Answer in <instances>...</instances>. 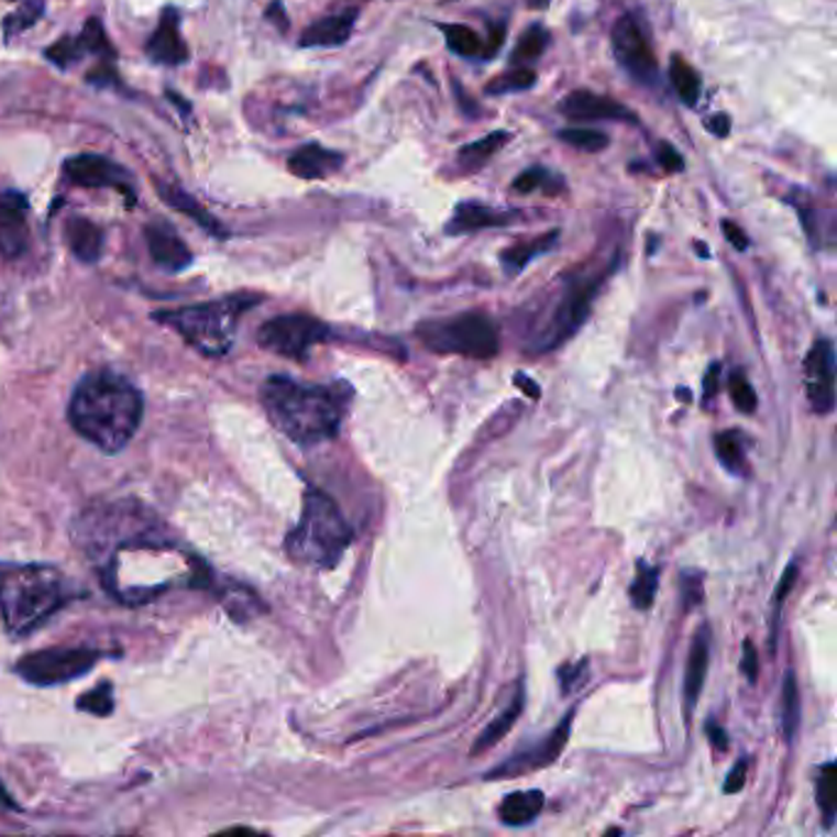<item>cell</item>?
Here are the masks:
<instances>
[{
  "instance_id": "1",
  "label": "cell",
  "mask_w": 837,
  "mask_h": 837,
  "mask_svg": "<svg viewBox=\"0 0 837 837\" xmlns=\"http://www.w3.org/2000/svg\"><path fill=\"white\" fill-rule=\"evenodd\" d=\"M143 420V396L129 378L93 371L79 381L69 400V422L101 452H121Z\"/></svg>"
},
{
  "instance_id": "2",
  "label": "cell",
  "mask_w": 837,
  "mask_h": 837,
  "mask_svg": "<svg viewBox=\"0 0 837 837\" xmlns=\"http://www.w3.org/2000/svg\"><path fill=\"white\" fill-rule=\"evenodd\" d=\"M261 400L273 426L298 444H320L337 438L344 418L342 390L300 384L288 376H271L261 388Z\"/></svg>"
},
{
  "instance_id": "3",
  "label": "cell",
  "mask_w": 837,
  "mask_h": 837,
  "mask_svg": "<svg viewBox=\"0 0 837 837\" xmlns=\"http://www.w3.org/2000/svg\"><path fill=\"white\" fill-rule=\"evenodd\" d=\"M69 582L49 565L0 568V617L15 637H27L65 607Z\"/></svg>"
},
{
  "instance_id": "4",
  "label": "cell",
  "mask_w": 837,
  "mask_h": 837,
  "mask_svg": "<svg viewBox=\"0 0 837 837\" xmlns=\"http://www.w3.org/2000/svg\"><path fill=\"white\" fill-rule=\"evenodd\" d=\"M354 533L332 496L307 489L302 496L300 521L285 538V553L307 568L330 570L344 558Z\"/></svg>"
},
{
  "instance_id": "5",
  "label": "cell",
  "mask_w": 837,
  "mask_h": 837,
  "mask_svg": "<svg viewBox=\"0 0 837 837\" xmlns=\"http://www.w3.org/2000/svg\"><path fill=\"white\" fill-rule=\"evenodd\" d=\"M256 302H261L256 295H229L221 300L157 312L155 320L175 330L199 354L217 359L234 346L239 320Z\"/></svg>"
},
{
  "instance_id": "6",
  "label": "cell",
  "mask_w": 837,
  "mask_h": 837,
  "mask_svg": "<svg viewBox=\"0 0 837 837\" xmlns=\"http://www.w3.org/2000/svg\"><path fill=\"white\" fill-rule=\"evenodd\" d=\"M416 337L436 354L492 359L499 354V330L484 312H464L420 322Z\"/></svg>"
},
{
  "instance_id": "7",
  "label": "cell",
  "mask_w": 837,
  "mask_h": 837,
  "mask_svg": "<svg viewBox=\"0 0 837 837\" xmlns=\"http://www.w3.org/2000/svg\"><path fill=\"white\" fill-rule=\"evenodd\" d=\"M330 339V327L315 320L310 315H280L263 322L258 330V342L268 352L280 354L293 362H305L310 349Z\"/></svg>"
},
{
  "instance_id": "8",
  "label": "cell",
  "mask_w": 837,
  "mask_h": 837,
  "mask_svg": "<svg viewBox=\"0 0 837 837\" xmlns=\"http://www.w3.org/2000/svg\"><path fill=\"white\" fill-rule=\"evenodd\" d=\"M99 659L101 651L97 649H45L23 656L15 671L33 685H59L87 675Z\"/></svg>"
},
{
  "instance_id": "9",
  "label": "cell",
  "mask_w": 837,
  "mask_h": 837,
  "mask_svg": "<svg viewBox=\"0 0 837 837\" xmlns=\"http://www.w3.org/2000/svg\"><path fill=\"white\" fill-rule=\"evenodd\" d=\"M602 283H604V273L595 275V278H585V280H577L575 285H570L568 293L563 295V300L558 302L553 315H550L543 332L538 334L536 352H550V349H558L560 344H565L582 324H585Z\"/></svg>"
},
{
  "instance_id": "10",
  "label": "cell",
  "mask_w": 837,
  "mask_h": 837,
  "mask_svg": "<svg viewBox=\"0 0 837 837\" xmlns=\"http://www.w3.org/2000/svg\"><path fill=\"white\" fill-rule=\"evenodd\" d=\"M612 49L619 65L627 69L634 79L646 87H653L659 79V62H656L651 40L646 35V27L639 15H621L612 27Z\"/></svg>"
},
{
  "instance_id": "11",
  "label": "cell",
  "mask_w": 837,
  "mask_h": 837,
  "mask_svg": "<svg viewBox=\"0 0 837 837\" xmlns=\"http://www.w3.org/2000/svg\"><path fill=\"white\" fill-rule=\"evenodd\" d=\"M803 384L811 408L828 416L835 408V349L830 339H818L803 364Z\"/></svg>"
},
{
  "instance_id": "12",
  "label": "cell",
  "mask_w": 837,
  "mask_h": 837,
  "mask_svg": "<svg viewBox=\"0 0 837 837\" xmlns=\"http://www.w3.org/2000/svg\"><path fill=\"white\" fill-rule=\"evenodd\" d=\"M572 715L575 713H568L563 717V723H560L546 739L536 741L533 747H528L524 751H516L511 759H506L504 764L492 769L489 773H486V779H504V777L511 779V777H521V773H531V771H538L548 764H553V761L560 757V751H563L568 745Z\"/></svg>"
},
{
  "instance_id": "13",
  "label": "cell",
  "mask_w": 837,
  "mask_h": 837,
  "mask_svg": "<svg viewBox=\"0 0 837 837\" xmlns=\"http://www.w3.org/2000/svg\"><path fill=\"white\" fill-rule=\"evenodd\" d=\"M65 175L69 177V183L79 185V187H89V189H99V187H113L119 192H125L133 205V192L129 189V179L131 175L125 173L121 165H115L113 161L97 153H84V155H74L65 163Z\"/></svg>"
},
{
  "instance_id": "14",
  "label": "cell",
  "mask_w": 837,
  "mask_h": 837,
  "mask_svg": "<svg viewBox=\"0 0 837 837\" xmlns=\"http://www.w3.org/2000/svg\"><path fill=\"white\" fill-rule=\"evenodd\" d=\"M27 249V199L20 192H3L0 195V256L20 258Z\"/></svg>"
},
{
  "instance_id": "15",
  "label": "cell",
  "mask_w": 837,
  "mask_h": 837,
  "mask_svg": "<svg viewBox=\"0 0 837 837\" xmlns=\"http://www.w3.org/2000/svg\"><path fill=\"white\" fill-rule=\"evenodd\" d=\"M560 111H563L570 121H637L627 106L617 103L609 97H599V93H592L587 89H577L568 93L560 103Z\"/></svg>"
},
{
  "instance_id": "16",
  "label": "cell",
  "mask_w": 837,
  "mask_h": 837,
  "mask_svg": "<svg viewBox=\"0 0 837 837\" xmlns=\"http://www.w3.org/2000/svg\"><path fill=\"white\" fill-rule=\"evenodd\" d=\"M145 55L151 57L157 65H185L189 59L187 42L179 35V13L175 8H165L161 15V25L151 35L145 45Z\"/></svg>"
},
{
  "instance_id": "17",
  "label": "cell",
  "mask_w": 837,
  "mask_h": 837,
  "mask_svg": "<svg viewBox=\"0 0 837 837\" xmlns=\"http://www.w3.org/2000/svg\"><path fill=\"white\" fill-rule=\"evenodd\" d=\"M145 241H147V251H151L153 261L157 266L169 271V273H179L192 266V251H189L187 243L179 239L173 229L165 224H151L145 227Z\"/></svg>"
},
{
  "instance_id": "18",
  "label": "cell",
  "mask_w": 837,
  "mask_h": 837,
  "mask_svg": "<svg viewBox=\"0 0 837 837\" xmlns=\"http://www.w3.org/2000/svg\"><path fill=\"white\" fill-rule=\"evenodd\" d=\"M342 165L344 155L320 143H307L288 157V169L300 179H324L339 173Z\"/></svg>"
},
{
  "instance_id": "19",
  "label": "cell",
  "mask_w": 837,
  "mask_h": 837,
  "mask_svg": "<svg viewBox=\"0 0 837 837\" xmlns=\"http://www.w3.org/2000/svg\"><path fill=\"white\" fill-rule=\"evenodd\" d=\"M709 669V627H701L695 631L691 653H687L685 663V681H683V701H685V715L691 717L705 687V678Z\"/></svg>"
},
{
  "instance_id": "20",
  "label": "cell",
  "mask_w": 837,
  "mask_h": 837,
  "mask_svg": "<svg viewBox=\"0 0 837 837\" xmlns=\"http://www.w3.org/2000/svg\"><path fill=\"white\" fill-rule=\"evenodd\" d=\"M153 185L157 189V195L163 197V201L167 207H173L175 211H179V214H185L195 221V224H199L205 231H209L211 236H227L224 227L219 224V221L209 214V211L199 205V199H195L192 195H187L183 187L179 185H173L167 183V179H153Z\"/></svg>"
},
{
  "instance_id": "21",
  "label": "cell",
  "mask_w": 837,
  "mask_h": 837,
  "mask_svg": "<svg viewBox=\"0 0 837 837\" xmlns=\"http://www.w3.org/2000/svg\"><path fill=\"white\" fill-rule=\"evenodd\" d=\"M359 18V10H344V13H337L330 18H322L312 23L305 30L300 37L302 47H339L352 37L354 33V23Z\"/></svg>"
},
{
  "instance_id": "22",
  "label": "cell",
  "mask_w": 837,
  "mask_h": 837,
  "mask_svg": "<svg viewBox=\"0 0 837 837\" xmlns=\"http://www.w3.org/2000/svg\"><path fill=\"white\" fill-rule=\"evenodd\" d=\"M511 217L514 214H508V211H496L492 207L480 205V201H462V205L454 209L448 231L450 234H470V231L504 227L511 221Z\"/></svg>"
},
{
  "instance_id": "23",
  "label": "cell",
  "mask_w": 837,
  "mask_h": 837,
  "mask_svg": "<svg viewBox=\"0 0 837 837\" xmlns=\"http://www.w3.org/2000/svg\"><path fill=\"white\" fill-rule=\"evenodd\" d=\"M67 243L81 263H97L103 251V231L91 219L71 217L65 227Z\"/></svg>"
},
{
  "instance_id": "24",
  "label": "cell",
  "mask_w": 837,
  "mask_h": 837,
  "mask_svg": "<svg viewBox=\"0 0 837 837\" xmlns=\"http://www.w3.org/2000/svg\"><path fill=\"white\" fill-rule=\"evenodd\" d=\"M524 697H526L524 683H518L514 701L508 703V707L504 709V713L496 715V719H494V723L489 727H484V733L480 737H476L474 747H472V757H480V755H484V751L494 749L508 733H511L518 715H521V709H524Z\"/></svg>"
},
{
  "instance_id": "25",
  "label": "cell",
  "mask_w": 837,
  "mask_h": 837,
  "mask_svg": "<svg viewBox=\"0 0 837 837\" xmlns=\"http://www.w3.org/2000/svg\"><path fill=\"white\" fill-rule=\"evenodd\" d=\"M543 805H546V796L540 791L508 793L499 808V818L504 825H511V828H524V825L533 823L538 818V813L543 811Z\"/></svg>"
},
{
  "instance_id": "26",
  "label": "cell",
  "mask_w": 837,
  "mask_h": 837,
  "mask_svg": "<svg viewBox=\"0 0 837 837\" xmlns=\"http://www.w3.org/2000/svg\"><path fill=\"white\" fill-rule=\"evenodd\" d=\"M558 243V231H550L546 236H538L536 241H518L511 249H506L502 253V266L506 268L508 275L521 273L528 263L538 258L540 253L550 251Z\"/></svg>"
},
{
  "instance_id": "27",
  "label": "cell",
  "mask_w": 837,
  "mask_h": 837,
  "mask_svg": "<svg viewBox=\"0 0 837 837\" xmlns=\"http://www.w3.org/2000/svg\"><path fill=\"white\" fill-rule=\"evenodd\" d=\"M715 452L719 462L725 464L727 472L737 476L749 474V460H747V438L739 430H725L715 438Z\"/></svg>"
},
{
  "instance_id": "28",
  "label": "cell",
  "mask_w": 837,
  "mask_h": 837,
  "mask_svg": "<svg viewBox=\"0 0 837 837\" xmlns=\"http://www.w3.org/2000/svg\"><path fill=\"white\" fill-rule=\"evenodd\" d=\"M801 725V691L793 671L783 675L781 685V729L786 741H793Z\"/></svg>"
},
{
  "instance_id": "29",
  "label": "cell",
  "mask_w": 837,
  "mask_h": 837,
  "mask_svg": "<svg viewBox=\"0 0 837 837\" xmlns=\"http://www.w3.org/2000/svg\"><path fill=\"white\" fill-rule=\"evenodd\" d=\"M669 77L678 97L685 106H695L697 99H701L703 91V81L701 74H697L681 55L671 57V67H669Z\"/></svg>"
},
{
  "instance_id": "30",
  "label": "cell",
  "mask_w": 837,
  "mask_h": 837,
  "mask_svg": "<svg viewBox=\"0 0 837 837\" xmlns=\"http://www.w3.org/2000/svg\"><path fill=\"white\" fill-rule=\"evenodd\" d=\"M508 141H511V133H506V131H494L489 135H484V137H480V141H474V143L462 147L460 163L467 169L480 167L489 161V157L499 153Z\"/></svg>"
},
{
  "instance_id": "31",
  "label": "cell",
  "mask_w": 837,
  "mask_h": 837,
  "mask_svg": "<svg viewBox=\"0 0 837 837\" xmlns=\"http://www.w3.org/2000/svg\"><path fill=\"white\" fill-rule=\"evenodd\" d=\"M550 45V33L543 25H531L518 37V45L511 52V67H526L536 62Z\"/></svg>"
},
{
  "instance_id": "32",
  "label": "cell",
  "mask_w": 837,
  "mask_h": 837,
  "mask_svg": "<svg viewBox=\"0 0 837 837\" xmlns=\"http://www.w3.org/2000/svg\"><path fill=\"white\" fill-rule=\"evenodd\" d=\"M815 796H818V808L823 813V825L825 828H833L835 808H837V769H835L833 761L821 767L818 781H815Z\"/></svg>"
},
{
  "instance_id": "33",
  "label": "cell",
  "mask_w": 837,
  "mask_h": 837,
  "mask_svg": "<svg viewBox=\"0 0 837 837\" xmlns=\"http://www.w3.org/2000/svg\"><path fill=\"white\" fill-rule=\"evenodd\" d=\"M659 577L661 570L646 563V560H639L637 563V577L631 582V602L637 609H649L656 592H659Z\"/></svg>"
},
{
  "instance_id": "34",
  "label": "cell",
  "mask_w": 837,
  "mask_h": 837,
  "mask_svg": "<svg viewBox=\"0 0 837 837\" xmlns=\"http://www.w3.org/2000/svg\"><path fill=\"white\" fill-rule=\"evenodd\" d=\"M450 52L460 57H482L484 42L467 25H440Z\"/></svg>"
},
{
  "instance_id": "35",
  "label": "cell",
  "mask_w": 837,
  "mask_h": 837,
  "mask_svg": "<svg viewBox=\"0 0 837 837\" xmlns=\"http://www.w3.org/2000/svg\"><path fill=\"white\" fill-rule=\"evenodd\" d=\"M563 187H565L563 177L553 175L546 167H531L514 179V192H524V195H531L536 192V189H543V192L548 195H558Z\"/></svg>"
},
{
  "instance_id": "36",
  "label": "cell",
  "mask_w": 837,
  "mask_h": 837,
  "mask_svg": "<svg viewBox=\"0 0 837 837\" xmlns=\"http://www.w3.org/2000/svg\"><path fill=\"white\" fill-rule=\"evenodd\" d=\"M536 79L538 74L533 69L514 67L511 71H506L502 74V77H496L494 81L486 84V93H489V97H504V93H518V91L533 89Z\"/></svg>"
},
{
  "instance_id": "37",
  "label": "cell",
  "mask_w": 837,
  "mask_h": 837,
  "mask_svg": "<svg viewBox=\"0 0 837 837\" xmlns=\"http://www.w3.org/2000/svg\"><path fill=\"white\" fill-rule=\"evenodd\" d=\"M45 13V3L42 0H25L23 5H20L15 13H10L5 20H3V33L5 37H15L20 33H25V30L33 27L40 15Z\"/></svg>"
},
{
  "instance_id": "38",
  "label": "cell",
  "mask_w": 837,
  "mask_h": 837,
  "mask_svg": "<svg viewBox=\"0 0 837 837\" xmlns=\"http://www.w3.org/2000/svg\"><path fill=\"white\" fill-rule=\"evenodd\" d=\"M796 577H799V563H796V560H791L789 568L783 570V575H781V580H779L777 595H773V607H771V634H769L771 653L777 651V629H779V619H781V612H783V599L789 597V592L793 590V582H796Z\"/></svg>"
},
{
  "instance_id": "39",
  "label": "cell",
  "mask_w": 837,
  "mask_h": 837,
  "mask_svg": "<svg viewBox=\"0 0 837 837\" xmlns=\"http://www.w3.org/2000/svg\"><path fill=\"white\" fill-rule=\"evenodd\" d=\"M558 137L565 145H572L575 151H582V153H599L609 145L607 133L595 131V129H563L558 133Z\"/></svg>"
},
{
  "instance_id": "40",
  "label": "cell",
  "mask_w": 837,
  "mask_h": 837,
  "mask_svg": "<svg viewBox=\"0 0 837 837\" xmlns=\"http://www.w3.org/2000/svg\"><path fill=\"white\" fill-rule=\"evenodd\" d=\"M84 55H89V52H87V45H84L81 35L62 37L55 42V45L47 47V52H45V57L52 62V65L62 67V69L71 67L74 62H79Z\"/></svg>"
},
{
  "instance_id": "41",
  "label": "cell",
  "mask_w": 837,
  "mask_h": 837,
  "mask_svg": "<svg viewBox=\"0 0 837 837\" xmlns=\"http://www.w3.org/2000/svg\"><path fill=\"white\" fill-rule=\"evenodd\" d=\"M729 396H733V403L739 412L751 416V412L757 410V390L741 368L733 371V376H729Z\"/></svg>"
},
{
  "instance_id": "42",
  "label": "cell",
  "mask_w": 837,
  "mask_h": 837,
  "mask_svg": "<svg viewBox=\"0 0 837 837\" xmlns=\"http://www.w3.org/2000/svg\"><path fill=\"white\" fill-rule=\"evenodd\" d=\"M79 709H84V713H91V715H99V717H106L113 713V687L111 683H101L93 687V691L84 693L79 697Z\"/></svg>"
},
{
  "instance_id": "43",
  "label": "cell",
  "mask_w": 837,
  "mask_h": 837,
  "mask_svg": "<svg viewBox=\"0 0 837 837\" xmlns=\"http://www.w3.org/2000/svg\"><path fill=\"white\" fill-rule=\"evenodd\" d=\"M81 40L87 45V52L91 55H101V57H113V47L109 45V37H106V30L99 23L97 18H91L87 27L81 30Z\"/></svg>"
},
{
  "instance_id": "44",
  "label": "cell",
  "mask_w": 837,
  "mask_h": 837,
  "mask_svg": "<svg viewBox=\"0 0 837 837\" xmlns=\"http://www.w3.org/2000/svg\"><path fill=\"white\" fill-rule=\"evenodd\" d=\"M681 590H683V609H693L703 602V575L695 570L681 572Z\"/></svg>"
},
{
  "instance_id": "45",
  "label": "cell",
  "mask_w": 837,
  "mask_h": 837,
  "mask_svg": "<svg viewBox=\"0 0 837 837\" xmlns=\"http://www.w3.org/2000/svg\"><path fill=\"white\" fill-rule=\"evenodd\" d=\"M587 671H590V663L587 661H580L575 665H563V669L558 671V675H560V691L572 693V691H575V687L585 685Z\"/></svg>"
},
{
  "instance_id": "46",
  "label": "cell",
  "mask_w": 837,
  "mask_h": 837,
  "mask_svg": "<svg viewBox=\"0 0 837 837\" xmlns=\"http://www.w3.org/2000/svg\"><path fill=\"white\" fill-rule=\"evenodd\" d=\"M656 155H659V163H661V167L665 169V173H671V175L673 173H683V167H685L683 155L678 153L671 143H661L659 151H656Z\"/></svg>"
},
{
  "instance_id": "47",
  "label": "cell",
  "mask_w": 837,
  "mask_h": 837,
  "mask_svg": "<svg viewBox=\"0 0 837 837\" xmlns=\"http://www.w3.org/2000/svg\"><path fill=\"white\" fill-rule=\"evenodd\" d=\"M739 669H741V673L747 675L749 683L757 681V675H759V653H757L755 643H751V641H745V651H741V665H739Z\"/></svg>"
},
{
  "instance_id": "48",
  "label": "cell",
  "mask_w": 837,
  "mask_h": 837,
  "mask_svg": "<svg viewBox=\"0 0 837 837\" xmlns=\"http://www.w3.org/2000/svg\"><path fill=\"white\" fill-rule=\"evenodd\" d=\"M747 769H749V764H747L745 759L737 761L735 769L727 773V781H725V793H739L741 789H745V783H747Z\"/></svg>"
},
{
  "instance_id": "49",
  "label": "cell",
  "mask_w": 837,
  "mask_h": 837,
  "mask_svg": "<svg viewBox=\"0 0 837 837\" xmlns=\"http://www.w3.org/2000/svg\"><path fill=\"white\" fill-rule=\"evenodd\" d=\"M705 129L715 137H727L729 131H733V121H729L727 113H715L705 121Z\"/></svg>"
},
{
  "instance_id": "50",
  "label": "cell",
  "mask_w": 837,
  "mask_h": 837,
  "mask_svg": "<svg viewBox=\"0 0 837 837\" xmlns=\"http://www.w3.org/2000/svg\"><path fill=\"white\" fill-rule=\"evenodd\" d=\"M723 231H725L727 241L733 243V246H735L737 251H747V249H749V236L745 234V229H739V227L735 224V221H725V224H723Z\"/></svg>"
},
{
  "instance_id": "51",
  "label": "cell",
  "mask_w": 837,
  "mask_h": 837,
  "mask_svg": "<svg viewBox=\"0 0 837 837\" xmlns=\"http://www.w3.org/2000/svg\"><path fill=\"white\" fill-rule=\"evenodd\" d=\"M504 40H506V25H492V35H489V40L484 42L482 57H492V55H496V52H499V47H502V42H504Z\"/></svg>"
},
{
  "instance_id": "52",
  "label": "cell",
  "mask_w": 837,
  "mask_h": 837,
  "mask_svg": "<svg viewBox=\"0 0 837 837\" xmlns=\"http://www.w3.org/2000/svg\"><path fill=\"white\" fill-rule=\"evenodd\" d=\"M719 371H723V366H719V364H713V366H709V371H707V376H705V400H709V398H713L717 394Z\"/></svg>"
},
{
  "instance_id": "53",
  "label": "cell",
  "mask_w": 837,
  "mask_h": 837,
  "mask_svg": "<svg viewBox=\"0 0 837 837\" xmlns=\"http://www.w3.org/2000/svg\"><path fill=\"white\" fill-rule=\"evenodd\" d=\"M266 15H268L271 20H275V25H278L280 30H288V15H285V10H283V3H280V0H273Z\"/></svg>"
},
{
  "instance_id": "54",
  "label": "cell",
  "mask_w": 837,
  "mask_h": 837,
  "mask_svg": "<svg viewBox=\"0 0 837 837\" xmlns=\"http://www.w3.org/2000/svg\"><path fill=\"white\" fill-rule=\"evenodd\" d=\"M707 735L713 737V745H715L719 751H727L729 741H727L725 729H717V725H709V727H707Z\"/></svg>"
},
{
  "instance_id": "55",
  "label": "cell",
  "mask_w": 837,
  "mask_h": 837,
  "mask_svg": "<svg viewBox=\"0 0 837 837\" xmlns=\"http://www.w3.org/2000/svg\"><path fill=\"white\" fill-rule=\"evenodd\" d=\"M167 99H169V101H173V103L177 106V109H183L185 113H189V103H185V99H183V97H177V93H173V91H167Z\"/></svg>"
},
{
  "instance_id": "56",
  "label": "cell",
  "mask_w": 837,
  "mask_h": 837,
  "mask_svg": "<svg viewBox=\"0 0 837 837\" xmlns=\"http://www.w3.org/2000/svg\"><path fill=\"white\" fill-rule=\"evenodd\" d=\"M526 5L533 10H546L550 5V0H526Z\"/></svg>"
},
{
  "instance_id": "57",
  "label": "cell",
  "mask_w": 837,
  "mask_h": 837,
  "mask_svg": "<svg viewBox=\"0 0 837 837\" xmlns=\"http://www.w3.org/2000/svg\"><path fill=\"white\" fill-rule=\"evenodd\" d=\"M0 805H10V803H8V796H5V791H3V789H0Z\"/></svg>"
}]
</instances>
